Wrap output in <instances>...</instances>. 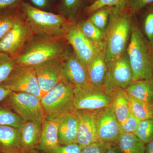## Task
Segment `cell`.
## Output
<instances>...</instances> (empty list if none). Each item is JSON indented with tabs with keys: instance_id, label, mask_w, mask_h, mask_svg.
<instances>
[{
	"instance_id": "6da1fadb",
	"label": "cell",
	"mask_w": 153,
	"mask_h": 153,
	"mask_svg": "<svg viewBox=\"0 0 153 153\" xmlns=\"http://www.w3.org/2000/svg\"><path fill=\"white\" fill-rule=\"evenodd\" d=\"M134 15L127 7H111L109 22L104 32L106 63L126 52Z\"/></svg>"
},
{
	"instance_id": "7a4b0ae2",
	"label": "cell",
	"mask_w": 153,
	"mask_h": 153,
	"mask_svg": "<svg viewBox=\"0 0 153 153\" xmlns=\"http://www.w3.org/2000/svg\"><path fill=\"white\" fill-rule=\"evenodd\" d=\"M126 53L132 71L133 81L153 79V48L134 19Z\"/></svg>"
},
{
	"instance_id": "3957f363",
	"label": "cell",
	"mask_w": 153,
	"mask_h": 153,
	"mask_svg": "<svg viewBox=\"0 0 153 153\" xmlns=\"http://www.w3.org/2000/svg\"><path fill=\"white\" fill-rule=\"evenodd\" d=\"M64 38L34 36L15 57L18 65L35 66L61 57L68 49Z\"/></svg>"
},
{
	"instance_id": "277c9868",
	"label": "cell",
	"mask_w": 153,
	"mask_h": 153,
	"mask_svg": "<svg viewBox=\"0 0 153 153\" xmlns=\"http://www.w3.org/2000/svg\"><path fill=\"white\" fill-rule=\"evenodd\" d=\"M20 8L35 36L64 38L68 27L74 22L60 14L37 8L25 2L22 3Z\"/></svg>"
},
{
	"instance_id": "5b68a950",
	"label": "cell",
	"mask_w": 153,
	"mask_h": 153,
	"mask_svg": "<svg viewBox=\"0 0 153 153\" xmlns=\"http://www.w3.org/2000/svg\"><path fill=\"white\" fill-rule=\"evenodd\" d=\"M74 87L64 78L41 97V101L45 114V119H54L75 110Z\"/></svg>"
},
{
	"instance_id": "8992f818",
	"label": "cell",
	"mask_w": 153,
	"mask_h": 153,
	"mask_svg": "<svg viewBox=\"0 0 153 153\" xmlns=\"http://www.w3.org/2000/svg\"><path fill=\"white\" fill-rule=\"evenodd\" d=\"M1 103L25 121H43L45 116L41 98L25 92H11Z\"/></svg>"
},
{
	"instance_id": "52a82bcc",
	"label": "cell",
	"mask_w": 153,
	"mask_h": 153,
	"mask_svg": "<svg viewBox=\"0 0 153 153\" xmlns=\"http://www.w3.org/2000/svg\"><path fill=\"white\" fill-rule=\"evenodd\" d=\"M1 85L13 92H25L41 98L42 92L34 66L17 65Z\"/></svg>"
},
{
	"instance_id": "ba28073f",
	"label": "cell",
	"mask_w": 153,
	"mask_h": 153,
	"mask_svg": "<svg viewBox=\"0 0 153 153\" xmlns=\"http://www.w3.org/2000/svg\"><path fill=\"white\" fill-rule=\"evenodd\" d=\"M74 106L76 110L95 111L108 106L111 97L103 88L90 83L85 86H74Z\"/></svg>"
},
{
	"instance_id": "9c48e42d",
	"label": "cell",
	"mask_w": 153,
	"mask_h": 153,
	"mask_svg": "<svg viewBox=\"0 0 153 153\" xmlns=\"http://www.w3.org/2000/svg\"><path fill=\"white\" fill-rule=\"evenodd\" d=\"M34 36L24 16L0 41V52L15 59Z\"/></svg>"
},
{
	"instance_id": "30bf717a",
	"label": "cell",
	"mask_w": 153,
	"mask_h": 153,
	"mask_svg": "<svg viewBox=\"0 0 153 153\" xmlns=\"http://www.w3.org/2000/svg\"><path fill=\"white\" fill-rule=\"evenodd\" d=\"M94 115L97 139L110 145L117 144L122 132L112 103L94 111Z\"/></svg>"
},
{
	"instance_id": "8fae6325",
	"label": "cell",
	"mask_w": 153,
	"mask_h": 153,
	"mask_svg": "<svg viewBox=\"0 0 153 153\" xmlns=\"http://www.w3.org/2000/svg\"><path fill=\"white\" fill-rule=\"evenodd\" d=\"M107 64V74L102 86L106 92L113 87L126 89L133 82L132 71L126 52Z\"/></svg>"
},
{
	"instance_id": "7c38bea8",
	"label": "cell",
	"mask_w": 153,
	"mask_h": 153,
	"mask_svg": "<svg viewBox=\"0 0 153 153\" xmlns=\"http://www.w3.org/2000/svg\"><path fill=\"white\" fill-rule=\"evenodd\" d=\"M64 38L71 45L74 54L86 66L97 52L104 50V48L94 44L85 37L76 22L68 27Z\"/></svg>"
},
{
	"instance_id": "4fadbf2b",
	"label": "cell",
	"mask_w": 153,
	"mask_h": 153,
	"mask_svg": "<svg viewBox=\"0 0 153 153\" xmlns=\"http://www.w3.org/2000/svg\"><path fill=\"white\" fill-rule=\"evenodd\" d=\"M63 55L61 57L34 66L42 96L64 79Z\"/></svg>"
},
{
	"instance_id": "5bb4252c",
	"label": "cell",
	"mask_w": 153,
	"mask_h": 153,
	"mask_svg": "<svg viewBox=\"0 0 153 153\" xmlns=\"http://www.w3.org/2000/svg\"><path fill=\"white\" fill-rule=\"evenodd\" d=\"M63 74L74 86L82 87L91 83L87 66L69 48L63 56Z\"/></svg>"
},
{
	"instance_id": "9a60e30c",
	"label": "cell",
	"mask_w": 153,
	"mask_h": 153,
	"mask_svg": "<svg viewBox=\"0 0 153 153\" xmlns=\"http://www.w3.org/2000/svg\"><path fill=\"white\" fill-rule=\"evenodd\" d=\"M78 117L77 143L82 149L98 140L94 111L76 110Z\"/></svg>"
},
{
	"instance_id": "2e32d148",
	"label": "cell",
	"mask_w": 153,
	"mask_h": 153,
	"mask_svg": "<svg viewBox=\"0 0 153 153\" xmlns=\"http://www.w3.org/2000/svg\"><path fill=\"white\" fill-rule=\"evenodd\" d=\"M58 142L60 145L77 143L78 117L76 109L59 117Z\"/></svg>"
},
{
	"instance_id": "e0dca14e",
	"label": "cell",
	"mask_w": 153,
	"mask_h": 153,
	"mask_svg": "<svg viewBox=\"0 0 153 153\" xmlns=\"http://www.w3.org/2000/svg\"><path fill=\"white\" fill-rule=\"evenodd\" d=\"M43 121H25L20 128L24 153H32L40 143Z\"/></svg>"
},
{
	"instance_id": "ac0fdd59",
	"label": "cell",
	"mask_w": 153,
	"mask_h": 153,
	"mask_svg": "<svg viewBox=\"0 0 153 153\" xmlns=\"http://www.w3.org/2000/svg\"><path fill=\"white\" fill-rule=\"evenodd\" d=\"M59 122V117L54 119L44 120L41 140L37 150L48 153L59 145L58 139Z\"/></svg>"
},
{
	"instance_id": "d6986e66",
	"label": "cell",
	"mask_w": 153,
	"mask_h": 153,
	"mask_svg": "<svg viewBox=\"0 0 153 153\" xmlns=\"http://www.w3.org/2000/svg\"><path fill=\"white\" fill-rule=\"evenodd\" d=\"M0 152L24 153L20 128L0 125Z\"/></svg>"
},
{
	"instance_id": "ffe728a7",
	"label": "cell",
	"mask_w": 153,
	"mask_h": 153,
	"mask_svg": "<svg viewBox=\"0 0 153 153\" xmlns=\"http://www.w3.org/2000/svg\"><path fill=\"white\" fill-rule=\"evenodd\" d=\"M86 66L91 83L102 87L108 72L104 50L97 52Z\"/></svg>"
},
{
	"instance_id": "44dd1931",
	"label": "cell",
	"mask_w": 153,
	"mask_h": 153,
	"mask_svg": "<svg viewBox=\"0 0 153 153\" xmlns=\"http://www.w3.org/2000/svg\"><path fill=\"white\" fill-rule=\"evenodd\" d=\"M108 94L111 96L115 114L120 124L131 113L128 94L125 89L117 87L113 88Z\"/></svg>"
},
{
	"instance_id": "7402d4cb",
	"label": "cell",
	"mask_w": 153,
	"mask_h": 153,
	"mask_svg": "<svg viewBox=\"0 0 153 153\" xmlns=\"http://www.w3.org/2000/svg\"><path fill=\"white\" fill-rule=\"evenodd\" d=\"M125 89L131 97L153 104V79L133 81Z\"/></svg>"
},
{
	"instance_id": "603a6c76",
	"label": "cell",
	"mask_w": 153,
	"mask_h": 153,
	"mask_svg": "<svg viewBox=\"0 0 153 153\" xmlns=\"http://www.w3.org/2000/svg\"><path fill=\"white\" fill-rule=\"evenodd\" d=\"M117 145L123 153H145L146 144L133 133H122Z\"/></svg>"
},
{
	"instance_id": "cb8c5ba5",
	"label": "cell",
	"mask_w": 153,
	"mask_h": 153,
	"mask_svg": "<svg viewBox=\"0 0 153 153\" xmlns=\"http://www.w3.org/2000/svg\"><path fill=\"white\" fill-rule=\"evenodd\" d=\"M20 6L0 11V41L13 27L17 21L24 17Z\"/></svg>"
},
{
	"instance_id": "d4e9b609",
	"label": "cell",
	"mask_w": 153,
	"mask_h": 153,
	"mask_svg": "<svg viewBox=\"0 0 153 153\" xmlns=\"http://www.w3.org/2000/svg\"><path fill=\"white\" fill-rule=\"evenodd\" d=\"M79 27L85 37L94 44L104 48V32L93 25L88 19L83 20L77 23Z\"/></svg>"
},
{
	"instance_id": "484cf974",
	"label": "cell",
	"mask_w": 153,
	"mask_h": 153,
	"mask_svg": "<svg viewBox=\"0 0 153 153\" xmlns=\"http://www.w3.org/2000/svg\"><path fill=\"white\" fill-rule=\"evenodd\" d=\"M84 1V0H60L57 10L59 14L68 20L76 22Z\"/></svg>"
},
{
	"instance_id": "4316f807",
	"label": "cell",
	"mask_w": 153,
	"mask_h": 153,
	"mask_svg": "<svg viewBox=\"0 0 153 153\" xmlns=\"http://www.w3.org/2000/svg\"><path fill=\"white\" fill-rule=\"evenodd\" d=\"M131 113L140 120L153 118V104L128 95Z\"/></svg>"
},
{
	"instance_id": "83f0119b",
	"label": "cell",
	"mask_w": 153,
	"mask_h": 153,
	"mask_svg": "<svg viewBox=\"0 0 153 153\" xmlns=\"http://www.w3.org/2000/svg\"><path fill=\"white\" fill-rule=\"evenodd\" d=\"M111 7L100 8L89 14L88 19L95 27L105 32L109 22Z\"/></svg>"
},
{
	"instance_id": "f1b7e54d",
	"label": "cell",
	"mask_w": 153,
	"mask_h": 153,
	"mask_svg": "<svg viewBox=\"0 0 153 153\" xmlns=\"http://www.w3.org/2000/svg\"><path fill=\"white\" fill-rule=\"evenodd\" d=\"M25 122L13 111L0 103V125L20 128Z\"/></svg>"
},
{
	"instance_id": "f546056e",
	"label": "cell",
	"mask_w": 153,
	"mask_h": 153,
	"mask_svg": "<svg viewBox=\"0 0 153 153\" xmlns=\"http://www.w3.org/2000/svg\"><path fill=\"white\" fill-rule=\"evenodd\" d=\"M143 10L141 30L153 48V4Z\"/></svg>"
},
{
	"instance_id": "4dcf8cb0",
	"label": "cell",
	"mask_w": 153,
	"mask_h": 153,
	"mask_svg": "<svg viewBox=\"0 0 153 153\" xmlns=\"http://www.w3.org/2000/svg\"><path fill=\"white\" fill-rule=\"evenodd\" d=\"M145 144L153 140V118L141 120L134 133Z\"/></svg>"
},
{
	"instance_id": "1f68e13d",
	"label": "cell",
	"mask_w": 153,
	"mask_h": 153,
	"mask_svg": "<svg viewBox=\"0 0 153 153\" xmlns=\"http://www.w3.org/2000/svg\"><path fill=\"white\" fill-rule=\"evenodd\" d=\"M16 66V63L14 58L0 52V85L8 78Z\"/></svg>"
},
{
	"instance_id": "d6a6232c",
	"label": "cell",
	"mask_w": 153,
	"mask_h": 153,
	"mask_svg": "<svg viewBox=\"0 0 153 153\" xmlns=\"http://www.w3.org/2000/svg\"><path fill=\"white\" fill-rule=\"evenodd\" d=\"M128 0H95L85 9V12L89 15L96 10L104 7L124 8L127 7Z\"/></svg>"
},
{
	"instance_id": "836d02e7",
	"label": "cell",
	"mask_w": 153,
	"mask_h": 153,
	"mask_svg": "<svg viewBox=\"0 0 153 153\" xmlns=\"http://www.w3.org/2000/svg\"><path fill=\"white\" fill-rule=\"evenodd\" d=\"M140 121V120L131 113L125 120L120 124L122 133L134 134Z\"/></svg>"
},
{
	"instance_id": "e575fe53",
	"label": "cell",
	"mask_w": 153,
	"mask_h": 153,
	"mask_svg": "<svg viewBox=\"0 0 153 153\" xmlns=\"http://www.w3.org/2000/svg\"><path fill=\"white\" fill-rule=\"evenodd\" d=\"M110 144L101 140H97L82 148L80 153H105Z\"/></svg>"
},
{
	"instance_id": "d590c367",
	"label": "cell",
	"mask_w": 153,
	"mask_h": 153,
	"mask_svg": "<svg viewBox=\"0 0 153 153\" xmlns=\"http://www.w3.org/2000/svg\"><path fill=\"white\" fill-rule=\"evenodd\" d=\"M153 4V0H128L127 8L136 15L148 6Z\"/></svg>"
},
{
	"instance_id": "8d00e7d4",
	"label": "cell",
	"mask_w": 153,
	"mask_h": 153,
	"mask_svg": "<svg viewBox=\"0 0 153 153\" xmlns=\"http://www.w3.org/2000/svg\"><path fill=\"white\" fill-rule=\"evenodd\" d=\"M81 148L77 143L58 145L48 153H80Z\"/></svg>"
},
{
	"instance_id": "74e56055",
	"label": "cell",
	"mask_w": 153,
	"mask_h": 153,
	"mask_svg": "<svg viewBox=\"0 0 153 153\" xmlns=\"http://www.w3.org/2000/svg\"><path fill=\"white\" fill-rule=\"evenodd\" d=\"M23 0H0V11L20 7Z\"/></svg>"
},
{
	"instance_id": "f35d334b",
	"label": "cell",
	"mask_w": 153,
	"mask_h": 153,
	"mask_svg": "<svg viewBox=\"0 0 153 153\" xmlns=\"http://www.w3.org/2000/svg\"><path fill=\"white\" fill-rule=\"evenodd\" d=\"M31 1L34 7L47 11L52 5L53 0H31Z\"/></svg>"
},
{
	"instance_id": "ab89813d",
	"label": "cell",
	"mask_w": 153,
	"mask_h": 153,
	"mask_svg": "<svg viewBox=\"0 0 153 153\" xmlns=\"http://www.w3.org/2000/svg\"><path fill=\"white\" fill-rule=\"evenodd\" d=\"M12 91L0 85V103L9 95Z\"/></svg>"
},
{
	"instance_id": "60d3db41",
	"label": "cell",
	"mask_w": 153,
	"mask_h": 153,
	"mask_svg": "<svg viewBox=\"0 0 153 153\" xmlns=\"http://www.w3.org/2000/svg\"><path fill=\"white\" fill-rule=\"evenodd\" d=\"M105 153H123L117 144L110 145Z\"/></svg>"
},
{
	"instance_id": "b9f144b4",
	"label": "cell",
	"mask_w": 153,
	"mask_h": 153,
	"mask_svg": "<svg viewBox=\"0 0 153 153\" xmlns=\"http://www.w3.org/2000/svg\"><path fill=\"white\" fill-rule=\"evenodd\" d=\"M145 153H153V140L146 144Z\"/></svg>"
},
{
	"instance_id": "7bdbcfd3",
	"label": "cell",
	"mask_w": 153,
	"mask_h": 153,
	"mask_svg": "<svg viewBox=\"0 0 153 153\" xmlns=\"http://www.w3.org/2000/svg\"><path fill=\"white\" fill-rule=\"evenodd\" d=\"M32 153H45L44 152H42V151L38 150H36L34 151Z\"/></svg>"
},
{
	"instance_id": "ee69618b",
	"label": "cell",
	"mask_w": 153,
	"mask_h": 153,
	"mask_svg": "<svg viewBox=\"0 0 153 153\" xmlns=\"http://www.w3.org/2000/svg\"><path fill=\"white\" fill-rule=\"evenodd\" d=\"M0 153H23L21 152H0Z\"/></svg>"
},
{
	"instance_id": "f6af8a7d",
	"label": "cell",
	"mask_w": 153,
	"mask_h": 153,
	"mask_svg": "<svg viewBox=\"0 0 153 153\" xmlns=\"http://www.w3.org/2000/svg\"><path fill=\"white\" fill-rule=\"evenodd\" d=\"M91 1V2H92V3L94 1H95V0H90Z\"/></svg>"
}]
</instances>
